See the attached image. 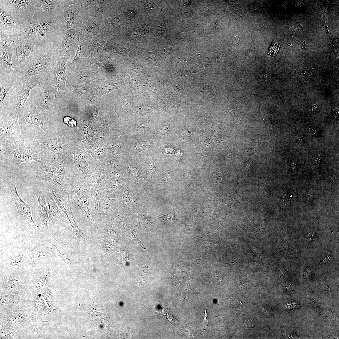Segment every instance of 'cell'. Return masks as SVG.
I'll use <instances>...</instances> for the list:
<instances>
[{
  "label": "cell",
  "mask_w": 339,
  "mask_h": 339,
  "mask_svg": "<svg viewBox=\"0 0 339 339\" xmlns=\"http://www.w3.org/2000/svg\"><path fill=\"white\" fill-rule=\"evenodd\" d=\"M67 31L62 17L31 20L19 36L48 46L59 49Z\"/></svg>",
  "instance_id": "obj_1"
},
{
  "label": "cell",
  "mask_w": 339,
  "mask_h": 339,
  "mask_svg": "<svg viewBox=\"0 0 339 339\" xmlns=\"http://www.w3.org/2000/svg\"><path fill=\"white\" fill-rule=\"evenodd\" d=\"M4 152L12 153L13 155L12 161L18 165L23 162L33 160L46 166L54 154L43 144L27 142L23 138L12 143H0L1 159Z\"/></svg>",
  "instance_id": "obj_2"
},
{
  "label": "cell",
  "mask_w": 339,
  "mask_h": 339,
  "mask_svg": "<svg viewBox=\"0 0 339 339\" xmlns=\"http://www.w3.org/2000/svg\"><path fill=\"white\" fill-rule=\"evenodd\" d=\"M48 77L44 74L36 75L16 83L10 91L3 104L0 106L1 114L18 115L26 105L31 90L46 82Z\"/></svg>",
  "instance_id": "obj_3"
},
{
  "label": "cell",
  "mask_w": 339,
  "mask_h": 339,
  "mask_svg": "<svg viewBox=\"0 0 339 339\" xmlns=\"http://www.w3.org/2000/svg\"><path fill=\"white\" fill-rule=\"evenodd\" d=\"M69 196L71 208L74 213H82L95 222L94 209L88 185L82 177L67 178L66 187Z\"/></svg>",
  "instance_id": "obj_4"
},
{
  "label": "cell",
  "mask_w": 339,
  "mask_h": 339,
  "mask_svg": "<svg viewBox=\"0 0 339 339\" xmlns=\"http://www.w3.org/2000/svg\"><path fill=\"white\" fill-rule=\"evenodd\" d=\"M60 159L67 178L82 177L97 166L85 151L74 142L67 148Z\"/></svg>",
  "instance_id": "obj_5"
},
{
  "label": "cell",
  "mask_w": 339,
  "mask_h": 339,
  "mask_svg": "<svg viewBox=\"0 0 339 339\" xmlns=\"http://www.w3.org/2000/svg\"><path fill=\"white\" fill-rule=\"evenodd\" d=\"M0 190L12 198L16 207L19 225L24 232H40L41 227L33 219L30 204H27L19 195L16 188L15 177L11 176L0 184Z\"/></svg>",
  "instance_id": "obj_6"
},
{
  "label": "cell",
  "mask_w": 339,
  "mask_h": 339,
  "mask_svg": "<svg viewBox=\"0 0 339 339\" xmlns=\"http://www.w3.org/2000/svg\"><path fill=\"white\" fill-rule=\"evenodd\" d=\"M47 47L51 46L20 36L14 39L13 42L7 50L12 54L18 77L24 67Z\"/></svg>",
  "instance_id": "obj_7"
},
{
  "label": "cell",
  "mask_w": 339,
  "mask_h": 339,
  "mask_svg": "<svg viewBox=\"0 0 339 339\" xmlns=\"http://www.w3.org/2000/svg\"><path fill=\"white\" fill-rule=\"evenodd\" d=\"M137 158L122 155L117 166L126 188L129 186L135 194L141 191L146 170L145 164L140 162Z\"/></svg>",
  "instance_id": "obj_8"
},
{
  "label": "cell",
  "mask_w": 339,
  "mask_h": 339,
  "mask_svg": "<svg viewBox=\"0 0 339 339\" xmlns=\"http://www.w3.org/2000/svg\"><path fill=\"white\" fill-rule=\"evenodd\" d=\"M59 49L46 47L40 52L24 69L19 77V82L32 76L44 74L49 76L55 56Z\"/></svg>",
  "instance_id": "obj_9"
},
{
  "label": "cell",
  "mask_w": 339,
  "mask_h": 339,
  "mask_svg": "<svg viewBox=\"0 0 339 339\" xmlns=\"http://www.w3.org/2000/svg\"><path fill=\"white\" fill-rule=\"evenodd\" d=\"M68 59V57L59 56L57 53L48 77V82L55 89L56 106L60 103L65 93L67 79L66 65Z\"/></svg>",
  "instance_id": "obj_10"
},
{
  "label": "cell",
  "mask_w": 339,
  "mask_h": 339,
  "mask_svg": "<svg viewBox=\"0 0 339 339\" xmlns=\"http://www.w3.org/2000/svg\"><path fill=\"white\" fill-rule=\"evenodd\" d=\"M26 106V110L24 115L18 121V123L21 128L27 125H34L43 130L47 139L52 137L57 130L49 119L39 112L30 96L27 101Z\"/></svg>",
  "instance_id": "obj_11"
},
{
  "label": "cell",
  "mask_w": 339,
  "mask_h": 339,
  "mask_svg": "<svg viewBox=\"0 0 339 339\" xmlns=\"http://www.w3.org/2000/svg\"><path fill=\"white\" fill-rule=\"evenodd\" d=\"M30 265L27 248L25 246L15 247L10 248L2 259L0 270L4 272L27 270Z\"/></svg>",
  "instance_id": "obj_12"
},
{
  "label": "cell",
  "mask_w": 339,
  "mask_h": 339,
  "mask_svg": "<svg viewBox=\"0 0 339 339\" xmlns=\"http://www.w3.org/2000/svg\"><path fill=\"white\" fill-rule=\"evenodd\" d=\"M0 290V314L15 309L27 310L30 295V290Z\"/></svg>",
  "instance_id": "obj_13"
},
{
  "label": "cell",
  "mask_w": 339,
  "mask_h": 339,
  "mask_svg": "<svg viewBox=\"0 0 339 339\" xmlns=\"http://www.w3.org/2000/svg\"><path fill=\"white\" fill-rule=\"evenodd\" d=\"M87 183L94 209L106 189L107 178L103 163L97 165L93 170L82 177Z\"/></svg>",
  "instance_id": "obj_14"
},
{
  "label": "cell",
  "mask_w": 339,
  "mask_h": 339,
  "mask_svg": "<svg viewBox=\"0 0 339 339\" xmlns=\"http://www.w3.org/2000/svg\"><path fill=\"white\" fill-rule=\"evenodd\" d=\"M77 137L76 129L72 130L70 132L58 130L51 138L46 140L33 139L29 141L43 144L50 151L60 158L67 148L75 141Z\"/></svg>",
  "instance_id": "obj_15"
},
{
  "label": "cell",
  "mask_w": 339,
  "mask_h": 339,
  "mask_svg": "<svg viewBox=\"0 0 339 339\" xmlns=\"http://www.w3.org/2000/svg\"><path fill=\"white\" fill-rule=\"evenodd\" d=\"M30 98L39 112L47 119L53 107H55L54 88L47 82L33 89Z\"/></svg>",
  "instance_id": "obj_16"
},
{
  "label": "cell",
  "mask_w": 339,
  "mask_h": 339,
  "mask_svg": "<svg viewBox=\"0 0 339 339\" xmlns=\"http://www.w3.org/2000/svg\"><path fill=\"white\" fill-rule=\"evenodd\" d=\"M126 135V126L119 123L110 138L105 140L108 159L111 163L117 167L125 148Z\"/></svg>",
  "instance_id": "obj_17"
},
{
  "label": "cell",
  "mask_w": 339,
  "mask_h": 339,
  "mask_svg": "<svg viewBox=\"0 0 339 339\" xmlns=\"http://www.w3.org/2000/svg\"><path fill=\"white\" fill-rule=\"evenodd\" d=\"M60 158L54 154L46 167L36 174V179L55 185H59L66 188L67 177L64 166Z\"/></svg>",
  "instance_id": "obj_18"
},
{
  "label": "cell",
  "mask_w": 339,
  "mask_h": 339,
  "mask_svg": "<svg viewBox=\"0 0 339 339\" xmlns=\"http://www.w3.org/2000/svg\"><path fill=\"white\" fill-rule=\"evenodd\" d=\"M29 23L0 7V33L8 35L12 40L19 36Z\"/></svg>",
  "instance_id": "obj_19"
},
{
  "label": "cell",
  "mask_w": 339,
  "mask_h": 339,
  "mask_svg": "<svg viewBox=\"0 0 339 339\" xmlns=\"http://www.w3.org/2000/svg\"><path fill=\"white\" fill-rule=\"evenodd\" d=\"M0 289L30 290V270L4 272L0 270Z\"/></svg>",
  "instance_id": "obj_20"
},
{
  "label": "cell",
  "mask_w": 339,
  "mask_h": 339,
  "mask_svg": "<svg viewBox=\"0 0 339 339\" xmlns=\"http://www.w3.org/2000/svg\"><path fill=\"white\" fill-rule=\"evenodd\" d=\"M102 162L103 163L107 178L106 192L111 196L122 198L126 188L121 172L118 167L109 159Z\"/></svg>",
  "instance_id": "obj_21"
},
{
  "label": "cell",
  "mask_w": 339,
  "mask_h": 339,
  "mask_svg": "<svg viewBox=\"0 0 339 339\" xmlns=\"http://www.w3.org/2000/svg\"><path fill=\"white\" fill-rule=\"evenodd\" d=\"M49 288H45L30 293L28 308L37 316L39 314L45 315L54 310L53 299Z\"/></svg>",
  "instance_id": "obj_22"
},
{
  "label": "cell",
  "mask_w": 339,
  "mask_h": 339,
  "mask_svg": "<svg viewBox=\"0 0 339 339\" xmlns=\"http://www.w3.org/2000/svg\"><path fill=\"white\" fill-rule=\"evenodd\" d=\"M34 15L31 20L63 17L66 0H36Z\"/></svg>",
  "instance_id": "obj_23"
},
{
  "label": "cell",
  "mask_w": 339,
  "mask_h": 339,
  "mask_svg": "<svg viewBox=\"0 0 339 339\" xmlns=\"http://www.w3.org/2000/svg\"><path fill=\"white\" fill-rule=\"evenodd\" d=\"M0 322L16 330H33L31 316L25 310L18 309L8 311L0 314Z\"/></svg>",
  "instance_id": "obj_24"
},
{
  "label": "cell",
  "mask_w": 339,
  "mask_h": 339,
  "mask_svg": "<svg viewBox=\"0 0 339 339\" xmlns=\"http://www.w3.org/2000/svg\"><path fill=\"white\" fill-rule=\"evenodd\" d=\"M36 0H0L2 7L30 23L35 13Z\"/></svg>",
  "instance_id": "obj_25"
},
{
  "label": "cell",
  "mask_w": 339,
  "mask_h": 339,
  "mask_svg": "<svg viewBox=\"0 0 339 339\" xmlns=\"http://www.w3.org/2000/svg\"><path fill=\"white\" fill-rule=\"evenodd\" d=\"M49 190L59 207L67 216L73 230L78 229L72 211L68 193L65 187L50 183Z\"/></svg>",
  "instance_id": "obj_26"
},
{
  "label": "cell",
  "mask_w": 339,
  "mask_h": 339,
  "mask_svg": "<svg viewBox=\"0 0 339 339\" xmlns=\"http://www.w3.org/2000/svg\"><path fill=\"white\" fill-rule=\"evenodd\" d=\"M31 268L30 293H33L45 288H49L51 285L52 273L49 266H35Z\"/></svg>",
  "instance_id": "obj_27"
},
{
  "label": "cell",
  "mask_w": 339,
  "mask_h": 339,
  "mask_svg": "<svg viewBox=\"0 0 339 339\" xmlns=\"http://www.w3.org/2000/svg\"><path fill=\"white\" fill-rule=\"evenodd\" d=\"M89 41L81 42L73 60L67 64L66 72L74 73L84 70L90 66L91 56L88 50Z\"/></svg>",
  "instance_id": "obj_28"
},
{
  "label": "cell",
  "mask_w": 339,
  "mask_h": 339,
  "mask_svg": "<svg viewBox=\"0 0 339 339\" xmlns=\"http://www.w3.org/2000/svg\"><path fill=\"white\" fill-rule=\"evenodd\" d=\"M67 30L74 29L80 31L83 21V14L79 0H66L63 11Z\"/></svg>",
  "instance_id": "obj_29"
},
{
  "label": "cell",
  "mask_w": 339,
  "mask_h": 339,
  "mask_svg": "<svg viewBox=\"0 0 339 339\" xmlns=\"http://www.w3.org/2000/svg\"><path fill=\"white\" fill-rule=\"evenodd\" d=\"M144 193L141 191L135 194L130 187L127 186L124 192L121 203L115 213L126 215L129 214L133 209H138L141 204L146 201Z\"/></svg>",
  "instance_id": "obj_30"
},
{
  "label": "cell",
  "mask_w": 339,
  "mask_h": 339,
  "mask_svg": "<svg viewBox=\"0 0 339 339\" xmlns=\"http://www.w3.org/2000/svg\"><path fill=\"white\" fill-rule=\"evenodd\" d=\"M43 241L40 239L32 238L24 244L29 251L31 265L42 260L49 259L54 256L52 249Z\"/></svg>",
  "instance_id": "obj_31"
},
{
  "label": "cell",
  "mask_w": 339,
  "mask_h": 339,
  "mask_svg": "<svg viewBox=\"0 0 339 339\" xmlns=\"http://www.w3.org/2000/svg\"><path fill=\"white\" fill-rule=\"evenodd\" d=\"M157 145V142L154 139L126 136L125 146L122 155L137 157L142 151L148 150L150 148L153 150Z\"/></svg>",
  "instance_id": "obj_32"
},
{
  "label": "cell",
  "mask_w": 339,
  "mask_h": 339,
  "mask_svg": "<svg viewBox=\"0 0 339 339\" xmlns=\"http://www.w3.org/2000/svg\"><path fill=\"white\" fill-rule=\"evenodd\" d=\"M81 42L80 31L74 29L67 30L60 45L58 54L69 59L74 57Z\"/></svg>",
  "instance_id": "obj_33"
},
{
  "label": "cell",
  "mask_w": 339,
  "mask_h": 339,
  "mask_svg": "<svg viewBox=\"0 0 339 339\" xmlns=\"http://www.w3.org/2000/svg\"><path fill=\"white\" fill-rule=\"evenodd\" d=\"M155 122L150 118H146L126 126V136L150 139Z\"/></svg>",
  "instance_id": "obj_34"
},
{
  "label": "cell",
  "mask_w": 339,
  "mask_h": 339,
  "mask_svg": "<svg viewBox=\"0 0 339 339\" xmlns=\"http://www.w3.org/2000/svg\"><path fill=\"white\" fill-rule=\"evenodd\" d=\"M105 27L104 22L95 16L83 21L80 31V41L91 40L101 34Z\"/></svg>",
  "instance_id": "obj_35"
},
{
  "label": "cell",
  "mask_w": 339,
  "mask_h": 339,
  "mask_svg": "<svg viewBox=\"0 0 339 339\" xmlns=\"http://www.w3.org/2000/svg\"><path fill=\"white\" fill-rule=\"evenodd\" d=\"M82 148L85 151L90 159L97 165L104 161L109 159L105 140L96 139Z\"/></svg>",
  "instance_id": "obj_36"
},
{
  "label": "cell",
  "mask_w": 339,
  "mask_h": 339,
  "mask_svg": "<svg viewBox=\"0 0 339 339\" xmlns=\"http://www.w3.org/2000/svg\"><path fill=\"white\" fill-rule=\"evenodd\" d=\"M44 194L48 207L49 229L67 223V220L61 213L50 191H46Z\"/></svg>",
  "instance_id": "obj_37"
},
{
  "label": "cell",
  "mask_w": 339,
  "mask_h": 339,
  "mask_svg": "<svg viewBox=\"0 0 339 339\" xmlns=\"http://www.w3.org/2000/svg\"><path fill=\"white\" fill-rule=\"evenodd\" d=\"M122 199L111 196L105 190L96 207L93 218L95 215L101 217L111 215L120 205Z\"/></svg>",
  "instance_id": "obj_38"
},
{
  "label": "cell",
  "mask_w": 339,
  "mask_h": 339,
  "mask_svg": "<svg viewBox=\"0 0 339 339\" xmlns=\"http://www.w3.org/2000/svg\"><path fill=\"white\" fill-rule=\"evenodd\" d=\"M10 116L12 119L13 121L8 127L4 126L2 119L0 118L3 126L0 127V143H12L22 138L20 132L21 127L18 123V115L12 114Z\"/></svg>",
  "instance_id": "obj_39"
},
{
  "label": "cell",
  "mask_w": 339,
  "mask_h": 339,
  "mask_svg": "<svg viewBox=\"0 0 339 339\" xmlns=\"http://www.w3.org/2000/svg\"><path fill=\"white\" fill-rule=\"evenodd\" d=\"M34 191L35 195L37 198L38 202L37 212L41 223L40 233L50 234L48 224V222L49 220V217L46 198L41 188H35L34 189Z\"/></svg>",
  "instance_id": "obj_40"
},
{
  "label": "cell",
  "mask_w": 339,
  "mask_h": 339,
  "mask_svg": "<svg viewBox=\"0 0 339 339\" xmlns=\"http://www.w3.org/2000/svg\"><path fill=\"white\" fill-rule=\"evenodd\" d=\"M143 159L145 163L146 170L141 191L145 192L150 191L153 189L152 184V178L156 171L154 163L157 160L154 158L152 151L148 152Z\"/></svg>",
  "instance_id": "obj_41"
},
{
  "label": "cell",
  "mask_w": 339,
  "mask_h": 339,
  "mask_svg": "<svg viewBox=\"0 0 339 339\" xmlns=\"http://www.w3.org/2000/svg\"><path fill=\"white\" fill-rule=\"evenodd\" d=\"M71 74L72 82L81 83L88 86H95L103 82L96 73L89 67L87 68Z\"/></svg>",
  "instance_id": "obj_42"
},
{
  "label": "cell",
  "mask_w": 339,
  "mask_h": 339,
  "mask_svg": "<svg viewBox=\"0 0 339 339\" xmlns=\"http://www.w3.org/2000/svg\"><path fill=\"white\" fill-rule=\"evenodd\" d=\"M113 214L116 219L120 228L142 248L146 249V247L139 239L137 235L136 231V226L131 221L127 220L124 217L116 214L115 212L113 213Z\"/></svg>",
  "instance_id": "obj_43"
},
{
  "label": "cell",
  "mask_w": 339,
  "mask_h": 339,
  "mask_svg": "<svg viewBox=\"0 0 339 339\" xmlns=\"http://www.w3.org/2000/svg\"><path fill=\"white\" fill-rule=\"evenodd\" d=\"M40 239L54 246L56 249L58 255L67 263H70V252L67 245L56 240L50 234H40Z\"/></svg>",
  "instance_id": "obj_44"
},
{
  "label": "cell",
  "mask_w": 339,
  "mask_h": 339,
  "mask_svg": "<svg viewBox=\"0 0 339 339\" xmlns=\"http://www.w3.org/2000/svg\"><path fill=\"white\" fill-rule=\"evenodd\" d=\"M19 82V78L16 75H0V106L4 102L12 88Z\"/></svg>",
  "instance_id": "obj_45"
},
{
  "label": "cell",
  "mask_w": 339,
  "mask_h": 339,
  "mask_svg": "<svg viewBox=\"0 0 339 339\" xmlns=\"http://www.w3.org/2000/svg\"><path fill=\"white\" fill-rule=\"evenodd\" d=\"M6 74H14L18 76L12 54L7 49L0 50V75Z\"/></svg>",
  "instance_id": "obj_46"
},
{
  "label": "cell",
  "mask_w": 339,
  "mask_h": 339,
  "mask_svg": "<svg viewBox=\"0 0 339 339\" xmlns=\"http://www.w3.org/2000/svg\"><path fill=\"white\" fill-rule=\"evenodd\" d=\"M114 45L112 41L105 40L101 33L89 41L88 50L91 54L108 51L112 48Z\"/></svg>",
  "instance_id": "obj_47"
},
{
  "label": "cell",
  "mask_w": 339,
  "mask_h": 339,
  "mask_svg": "<svg viewBox=\"0 0 339 339\" xmlns=\"http://www.w3.org/2000/svg\"><path fill=\"white\" fill-rule=\"evenodd\" d=\"M90 87L87 85L72 82L66 86L65 93L69 97H82L87 96L88 97L92 91Z\"/></svg>",
  "instance_id": "obj_48"
},
{
  "label": "cell",
  "mask_w": 339,
  "mask_h": 339,
  "mask_svg": "<svg viewBox=\"0 0 339 339\" xmlns=\"http://www.w3.org/2000/svg\"><path fill=\"white\" fill-rule=\"evenodd\" d=\"M79 2L84 21L95 16L98 8V0H79Z\"/></svg>",
  "instance_id": "obj_49"
},
{
  "label": "cell",
  "mask_w": 339,
  "mask_h": 339,
  "mask_svg": "<svg viewBox=\"0 0 339 339\" xmlns=\"http://www.w3.org/2000/svg\"><path fill=\"white\" fill-rule=\"evenodd\" d=\"M0 322V339H20L24 338V336L18 333L16 330Z\"/></svg>",
  "instance_id": "obj_50"
},
{
  "label": "cell",
  "mask_w": 339,
  "mask_h": 339,
  "mask_svg": "<svg viewBox=\"0 0 339 339\" xmlns=\"http://www.w3.org/2000/svg\"><path fill=\"white\" fill-rule=\"evenodd\" d=\"M137 211L139 225L140 227L143 228L147 229H155V225L154 223L150 221L145 215L141 212Z\"/></svg>",
  "instance_id": "obj_51"
},
{
  "label": "cell",
  "mask_w": 339,
  "mask_h": 339,
  "mask_svg": "<svg viewBox=\"0 0 339 339\" xmlns=\"http://www.w3.org/2000/svg\"><path fill=\"white\" fill-rule=\"evenodd\" d=\"M173 179V175L171 171H167L163 177L156 180L157 185L159 187H164L167 184L171 183Z\"/></svg>",
  "instance_id": "obj_52"
},
{
  "label": "cell",
  "mask_w": 339,
  "mask_h": 339,
  "mask_svg": "<svg viewBox=\"0 0 339 339\" xmlns=\"http://www.w3.org/2000/svg\"><path fill=\"white\" fill-rule=\"evenodd\" d=\"M13 42L8 35L0 33V50L7 49Z\"/></svg>",
  "instance_id": "obj_53"
},
{
  "label": "cell",
  "mask_w": 339,
  "mask_h": 339,
  "mask_svg": "<svg viewBox=\"0 0 339 339\" xmlns=\"http://www.w3.org/2000/svg\"><path fill=\"white\" fill-rule=\"evenodd\" d=\"M30 314L33 322V328L35 332V337L36 339L43 338V336H41L39 333L37 326V315L31 311H28Z\"/></svg>",
  "instance_id": "obj_54"
},
{
  "label": "cell",
  "mask_w": 339,
  "mask_h": 339,
  "mask_svg": "<svg viewBox=\"0 0 339 339\" xmlns=\"http://www.w3.org/2000/svg\"><path fill=\"white\" fill-rule=\"evenodd\" d=\"M181 210V209H179L175 212H170L169 213L165 215H159L156 214L162 220L167 223L173 222L175 221L176 219L175 217V214L178 211Z\"/></svg>",
  "instance_id": "obj_55"
},
{
  "label": "cell",
  "mask_w": 339,
  "mask_h": 339,
  "mask_svg": "<svg viewBox=\"0 0 339 339\" xmlns=\"http://www.w3.org/2000/svg\"><path fill=\"white\" fill-rule=\"evenodd\" d=\"M63 121L64 123L70 128H73L77 125L76 120L68 116H66L64 118Z\"/></svg>",
  "instance_id": "obj_56"
},
{
  "label": "cell",
  "mask_w": 339,
  "mask_h": 339,
  "mask_svg": "<svg viewBox=\"0 0 339 339\" xmlns=\"http://www.w3.org/2000/svg\"><path fill=\"white\" fill-rule=\"evenodd\" d=\"M279 45L280 44L278 42L273 43L269 48L268 54L270 55L275 56L278 51Z\"/></svg>",
  "instance_id": "obj_57"
},
{
  "label": "cell",
  "mask_w": 339,
  "mask_h": 339,
  "mask_svg": "<svg viewBox=\"0 0 339 339\" xmlns=\"http://www.w3.org/2000/svg\"><path fill=\"white\" fill-rule=\"evenodd\" d=\"M143 31L141 29L137 28L134 29L131 33V37L133 39L139 38L143 35Z\"/></svg>",
  "instance_id": "obj_58"
},
{
  "label": "cell",
  "mask_w": 339,
  "mask_h": 339,
  "mask_svg": "<svg viewBox=\"0 0 339 339\" xmlns=\"http://www.w3.org/2000/svg\"><path fill=\"white\" fill-rule=\"evenodd\" d=\"M211 275L212 280L214 282L219 283L221 282L222 277L220 274L217 272H213Z\"/></svg>",
  "instance_id": "obj_59"
},
{
  "label": "cell",
  "mask_w": 339,
  "mask_h": 339,
  "mask_svg": "<svg viewBox=\"0 0 339 339\" xmlns=\"http://www.w3.org/2000/svg\"><path fill=\"white\" fill-rule=\"evenodd\" d=\"M160 148L162 150V153H167L169 154H173L174 152V149L173 148L169 146H162Z\"/></svg>",
  "instance_id": "obj_60"
},
{
  "label": "cell",
  "mask_w": 339,
  "mask_h": 339,
  "mask_svg": "<svg viewBox=\"0 0 339 339\" xmlns=\"http://www.w3.org/2000/svg\"><path fill=\"white\" fill-rule=\"evenodd\" d=\"M207 309L205 310V312L203 314V324L204 326H206L208 325V315L206 312Z\"/></svg>",
  "instance_id": "obj_61"
},
{
  "label": "cell",
  "mask_w": 339,
  "mask_h": 339,
  "mask_svg": "<svg viewBox=\"0 0 339 339\" xmlns=\"http://www.w3.org/2000/svg\"><path fill=\"white\" fill-rule=\"evenodd\" d=\"M134 14V12L133 11H127L125 14V17L127 19H131L132 18Z\"/></svg>",
  "instance_id": "obj_62"
},
{
  "label": "cell",
  "mask_w": 339,
  "mask_h": 339,
  "mask_svg": "<svg viewBox=\"0 0 339 339\" xmlns=\"http://www.w3.org/2000/svg\"><path fill=\"white\" fill-rule=\"evenodd\" d=\"M146 7L148 9H153V5L151 2L148 1L146 3Z\"/></svg>",
  "instance_id": "obj_63"
},
{
  "label": "cell",
  "mask_w": 339,
  "mask_h": 339,
  "mask_svg": "<svg viewBox=\"0 0 339 339\" xmlns=\"http://www.w3.org/2000/svg\"><path fill=\"white\" fill-rule=\"evenodd\" d=\"M246 323L249 327H253V322L251 320H245Z\"/></svg>",
  "instance_id": "obj_64"
}]
</instances>
